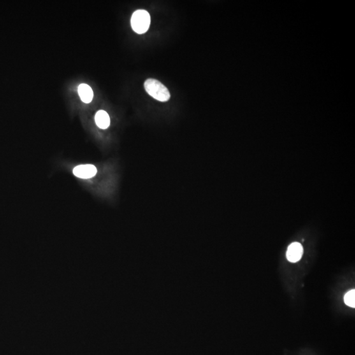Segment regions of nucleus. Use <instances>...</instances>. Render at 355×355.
Instances as JSON below:
<instances>
[{
    "label": "nucleus",
    "mask_w": 355,
    "mask_h": 355,
    "mask_svg": "<svg viewBox=\"0 0 355 355\" xmlns=\"http://www.w3.org/2000/svg\"><path fill=\"white\" fill-rule=\"evenodd\" d=\"M146 92L157 100L166 102L171 97L170 92L165 86L155 79H148L144 83Z\"/></svg>",
    "instance_id": "f257e3e1"
},
{
    "label": "nucleus",
    "mask_w": 355,
    "mask_h": 355,
    "mask_svg": "<svg viewBox=\"0 0 355 355\" xmlns=\"http://www.w3.org/2000/svg\"><path fill=\"white\" fill-rule=\"evenodd\" d=\"M131 26L138 34L145 33L150 26L151 17L149 13L143 9H139L133 13L131 18Z\"/></svg>",
    "instance_id": "f03ea898"
},
{
    "label": "nucleus",
    "mask_w": 355,
    "mask_h": 355,
    "mask_svg": "<svg viewBox=\"0 0 355 355\" xmlns=\"http://www.w3.org/2000/svg\"><path fill=\"white\" fill-rule=\"evenodd\" d=\"M96 167L92 164H83L75 167L73 169L74 175L82 179H90L96 176Z\"/></svg>",
    "instance_id": "7ed1b4c3"
},
{
    "label": "nucleus",
    "mask_w": 355,
    "mask_h": 355,
    "mask_svg": "<svg viewBox=\"0 0 355 355\" xmlns=\"http://www.w3.org/2000/svg\"><path fill=\"white\" fill-rule=\"evenodd\" d=\"M303 254L302 245L298 242L292 243L287 250L286 257L287 260L291 263H297L300 261Z\"/></svg>",
    "instance_id": "20e7f679"
},
{
    "label": "nucleus",
    "mask_w": 355,
    "mask_h": 355,
    "mask_svg": "<svg viewBox=\"0 0 355 355\" xmlns=\"http://www.w3.org/2000/svg\"><path fill=\"white\" fill-rule=\"evenodd\" d=\"M78 92L81 100L83 103H89L92 101L93 97H94V92H93L91 87H90L89 86L86 85V83H82V85L79 86Z\"/></svg>",
    "instance_id": "39448f33"
},
{
    "label": "nucleus",
    "mask_w": 355,
    "mask_h": 355,
    "mask_svg": "<svg viewBox=\"0 0 355 355\" xmlns=\"http://www.w3.org/2000/svg\"><path fill=\"white\" fill-rule=\"evenodd\" d=\"M95 121L99 129H107L110 125V116L105 111H97L96 116H95Z\"/></svg>",
    "instance_id": "423d86ee"
},
{
    "label": "nucleus",
    "mask_w": 355,
    "mask_h": 355,
    "mask_svg": "<svg viewBox=\"0 0 355 355\" xmlns=\"http://www.w3.org/2000/svg\"><path fill=\"white\" fill-rule=\"evenodd\" d=\"M345 303L350 307H355V290L348 291L344 297Z\"/></svg>",
    "instance_id": "0eeeda50"
}]
</instances>
